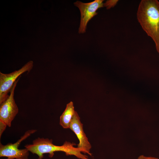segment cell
<instances>
[{
	"instance_id": "obj_1",
	"label": "cell",
	"mask_w": 159,
	"mask_h": 159,
	"mask_svg": "<svg viewBox=\"0 0 159 159\" xmlns=\"http://www.w3.org/2000/svg\"><path fill=\"white\" fill-rule=\"evenodd\" d=\"M137 17L143 29L154 42L159 53V1L157 0H141Z\"/></svg>"
},
{
	"instance_id": "obj_2",
	"label": "cell",
	"mask_w": 159,
	"mask_h": 159,
	"mask_svg": "<svg viewBox=\"0 0 159 159\" xmlns=\"http://www.w3.org/2000/svg\"><path fill=\"white\" fill-rule=\"evenodd\" d=\"M76 145L75 143L65 141L61 146L56 145L53 144L51 139L39 137L34 140L32 143L26 145L24 147L29 152L37 155L38 159H42L45 153L49 154V156L52 158L54 153L57 151L64 152L67 155H74L80 159H90L87 155L82 153L80 149L74 147Z\"/></svg>"
},
{
	"instance_id": "obj_3",
	"label": "cell",
	"mask_w": 159,
	"mask_h": 159,
	"mask_svg": "<svg viewBox=\"0 0 159 159\" xmlns=\"http://www.w3.org/2000/svg\"><path fill=\"white\" fill-rule=\"evenodd\" d=\"M33 67V62H28L20 69L9 74L0 72V104L8 97L13 85L21 74L26 72H29Z\"/></svg>"
},
{
	"instance_id": "obj_4",
	"label": "cell",
	"mask_w": 159,
	"mask_h": 159,
	"mask_svg": "<svg viewBox=\"0 0 159 159\" xmlns=\"http://www.w3.org/2000/svg\"><path fill=\"white\" fill-rule=\"evenodd\" d=\"M103 1V0H95L91 2L83 3L77 1L74 3V5L79 8L81 13L79 33L85 32L88 22L97 14L96 11L104 6Z\"/></svg>"
},
{
	"instance_id": "obj_5",
	"label": "cell",
	"mask_w": 159,
	"mask_h": 159,
	"mask_svg": "<svg viewBox=\"0 0 159 159\" xmlns=\"http://www.w3.org/2000/svg\"><path fill=\"white\" fill-rule=\"evenodd\" d=\"M35 129H31L26 131L24 135L16 143H9L6 145L0 144V157H6L9 159H14L28 157L29 151L25 148L19 149V147L24 140L37 131Z\"/></svg>"
},
{
	"instance_id": "obj_6",
	"label": "cell",
	"mask_w": 159,
	"mask_h": 159,
	"mask_svg": "<svg viewBox=\"0 0 159 159\" xmlns=\"http://www.w3.org/2000/svg\"><path fill=\"white\" fill-rule=\"evenodd\" d=\"M19 78L20 77L13 85L8 97L0 104V121L5 123L9 127H11V122L19 111L14 100V95L15 88Z\"/></svg>"
},
{
	"instance_id": "obj_7",
	"label": "cell",
	"mask_w": 159,
	"mask_h": 159,
	"mask_svg": "<svg viewBox=\"0 0 159 159\" xmlns=\"http://www.w3.org/2000/svg\"><path fill=\"white\" fill-rule=\"evenodd\" d=\"M83 125L80 121V117L75 111L69 128L74 133L79 140V143L77 144V147L81 150L82 153L92 156L90 152L91 145L84 132Z\"/></svg>"
},
{
	"instance_id": "obj_8",
	"label": "cell",
	"mask_w": 159,
	"mask_h": 159,
	"mask_svg": "<svg viewBox=\"0 0 159 159\" xmlns=\"http://www.w3.org/2000/svg\"><path fill=\"white\" fill-rule=\"evenodd\" d=\"M75 112L72 101L67 104L64 111L60 117L59 124L63 128H69Z\"/></svg>"
},
{
	"instance_id": "obj_9",
	"label": "cell",
	"mask_w": 159,
	"mask_h": 159,
	"mask_svg": "<svg viewBox=\"0 0 159 159\" xmlns=\"http://www.w3.org/2000/svg\"><path fill=\"white\" fill-rule=\"evenodd\" d=\"M118 0H107L104 3V6L106 7L107 9L114 6L118 2Z\"/></svg>"
},
{
	"instance_id": "obj_10",
	"label": "cell",
	"mask_w": 159,
	"mask_h": 159,
	"mask_svg": "<svg viewBox=\"0 0 159 159\" xmlns=\"http://www.w3.org/2000/svg\"><path fill=\"white\" fill-rule=\"evenodd\" d=\"M7 125L4 122L0 121V138L6 129Z\"/></svg>"
},
{
	"instance_id": "obj_11",
	"label": "cell",
	"mask_w": 159,
	"mask_h": 159,
	"mask_svg": "<svg viewBox=\"0 0 159 159\" xmlns=\"http://www.w3.org/2000/svg\"><path fill=\"white\" fill-rule=\"evenodd\" d=\"M138 159H158V158L152 157H146L143 155L139 156Z\"/></svg>"
},
{
	"instance_id": "obj_12",
	"label": "cell",
	"mask_w": 159,
	"mask_h": 159,
	"mask_svg": "<svg viewBox=\"0 0 159 159\" xmlns=\"http://www.w3.org/2000/svg\"><path fill=\"white\" fill-rule=\"evenodd\" d=\"M6 159H8L7 158ZM14 159H28V157H24L21 158H19Z\"/></svg>"
}]
</instances>
